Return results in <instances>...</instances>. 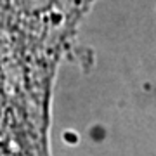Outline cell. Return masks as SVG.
<instances>
[{
    "mask_svg": "<svg viewBox=\"0 0 156 156\" xmlns=\"http://www.w3.org/2000/svg\"><path fill=\"white\" fill-rule=\"evenodd\" d=\"M0 156H2V154H0Z\"/></svg>",
    "mask_w": 156,
    "mask_h": 156,
    "instance_id": "6da1fadb",
    "label": "cell"
}]
</instances>
